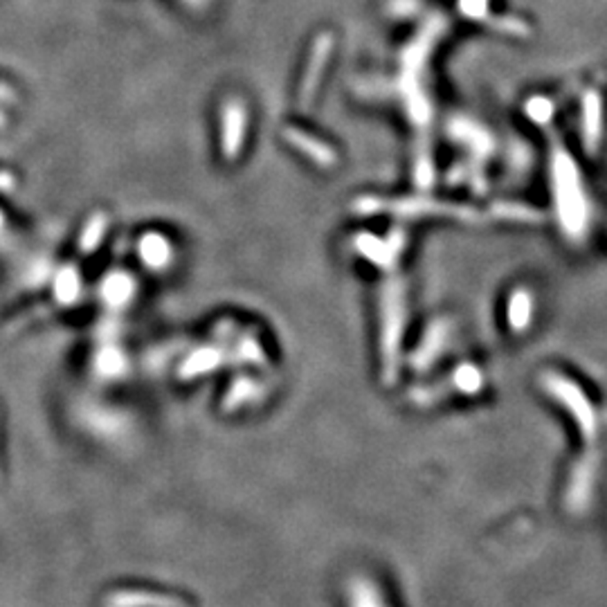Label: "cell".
I'll return each instance as SVG.
<instances>
[{
	"mask_svg": "<svg viewBox=\"0 0 607 607\" xmlns=\"http://www.w3.org/2000/svg\"><path fill=\"white\" fill-rule=\"evenodd\" d=\"M529 113L533 115V120L540 121V117L549 115V104L544 102V99H533V102L529 104Z\"/></svg>",
	"mask_w": 607,
	"mask_h": 607,
	"instance_id": "obj_6",
	"label": "cell"
},
{
	"mask_svg": "<svg viewBox=\"0 0 607 607\" xmlns=\"http://www.w3.org/2000/svg\"><path fill=\"white\" fill-rule=\"evenodd\" d=\"M601 97L598 93H589L585 97V108H583V124H585V144L589 151H596L598 140H601Z\"/></svg>",
	"mask_w": 607,
	"mask_h": 607,
	"instance_id": "obj_4",
	"label": "cell"
},
{
	"mask_svg": "<svg viewBox=\"0 0 607 607\" xmlns=\"http://www.w3.org/2000/svg\"><path fill=\"white\" fill-rule=\"evenodd\" d=\"M459 7L463 14L475 20H486L488 14V0H459Z\"/></svg>",
	"mask_w": 607,
	"mask_h": 607,
	"instance_id": "obj_5",
	"label": "cell"
},
{
	"mask_svg": "<svg viewBox=\"0 0 607 607\" xmlns=\"http://www.w3.org/2000/svg\"><path fill=\"white\" fill-rule=\"evenodd\" d=\"M554 187L558 196L560 216L569 232H579L585 223V196L579 183V171L563 151H554Z\"/></svg>",
	"mask_w": 607,
	"mask_h": 607,
	"instance_id": "obj_1",
	"label": "cell"
},
{
	"mask_svg": "<svg viewBox=\"0 0 607 607\" xmlns=\"http://www.w3.org/2000/svg\"><path fill=\"white\" fill-rule=\"evenodd\" d=\"M329 54H331V36L322 35L320 39H317L315 48H313V57H311V61H308L307 74H304V82H301V88H300L301 106H308V104H311L313 95H315V90H317V83H320V79H322V70H324L326 61H329Z\"/></svg>",
	"mask_w": 607,
	"mask_h": 607,
	"instance_id": "obj_2",
	"label": "cell"
},
{
	"mask_svg": "<svg viewBox=\"0 0 607 607\" xmlns=\"http://www.w3.org/2000/svg\"><path fill=\"white\" fill-rule=\"evenodd\" d=\"M286 137L297 151H301L304 156L311 158L315 165L329 167V165H333V160H336V153H333L324 142L315 140V137L308 136V133L297 131V128H286Z\"/></svg>",
	"mask_w": 607,
	"mask_h": 607,
	"instance_id": "obj_3",
	"label": "cell"
}]
</instances>
